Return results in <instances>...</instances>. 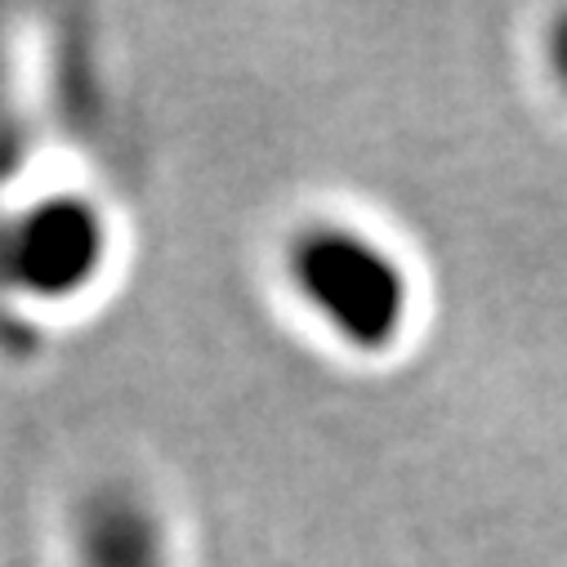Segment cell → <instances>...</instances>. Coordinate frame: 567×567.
Here are the masks:
<instances>
[{"label": "cell", "mask_w": 567, "mask_h": 567, "mask_svg": "<svg viewBox=\"0 0 567 567\" xmlns=\"http://www.w3.org/2000/svg\"><path fill=\"white\" fill-rule=\"evenodd\" d=\"M72 567H166L157 518L125 492H94L72 518Z\"/></svg>", "instance_id": "3"}, {"label": "cell", "mask_w": 567, "mask_h": 567, "mask_svg": "<svg viewBox=\"0 0 567 567\" xmlns=\"http://www.w3.org/2000/svg\"><path fill=\"white\" fill-rule=\"evenodd\" d=\"M296 291L327 331L353 344L389 340L398 327L406 281L375 241L358 233H305L291 259Z\"/></svg>", "instance_id": "1"}, {"label": "cell", "mask_w": 567, "mask_h": 567, "mask_svg": "<svg viewBox=\"0 0 567 567\" xmlns=\"http://www.w3.org/2000/svg\"><path fill=\"white\" fill-rule=\"evenodd\" d=\"M554 72L567 81V23H558L554 32Z\"/></svg>", "instance_id": "4"}, {"label": "cell", "mask_w": 567, "mask_h": 567, "mask_svg": "<svg viewBox=\"0 0 567 567\" xmlns=\"http://www.w3.org/2000/svg\"><path fill=\"white\" fill-rule=\"evenodd\" d=\"M99 255V215L81 197H45L28 206L0 241L10 291L37 300H68L72 291H81Z\"/></svg>", "instance_id": "2"}]
</instances>
